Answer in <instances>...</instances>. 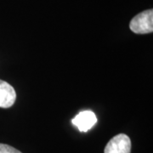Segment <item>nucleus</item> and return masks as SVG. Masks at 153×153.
Listing matches in <instances>:
<instances>
[{
  "label": "nucleus",
  "mask_w": 153,
  "mask_h": 153,
  "mask_svg": "<svg viewBox=\"0 0 153 153\" xmlns=\"http://www.w3.org/2000/svg\"><path fill=\"white\" fill-rule=\"evenodd\" d=\"M131 140L124 134H119L114 136L105 147L104 153H130Z\"/></svg>",
  "instance_id": "nucleus-2"
},
{
  "label": "nucleus",
  "mask_w": 153,
  "mask_h": 153,
  "mask_svg": "<svg viewBox=\"0 0 153 153\" xmlns=\"http://www.w3.org/2000/svg\"><path fill=\"white\" fill-rule=\"evenodd\" d=\"M0 153H22L16 148L12 147L6 144L0 143Z\"/></svg>",
  "instance_id": "nucleus-5"
},
{
  "label": "nucleus",
  "mask_w": 153,
  "mask_h": 153,
  "mask_svg": "<svg viewBox=\"0 0 153 153\" xmlns=\"http://www.w3.org/2000/svg\"><path fill=\"white\" fill-rule=\"evenodd\" d=\"M129 27L133 33L146 34L153 32V10L142 11L134 17L129 23Z\"/></svg>",
  "instance_id": "nucleus-1"
},
{
  "label": "nucleus",
  "mask_w": 153,
  "mask_h": 153,
  "mask_svg": "<svg viewBox=\"0 0 153 153\" xmlns=\"http://www.w3.org/2000/svg\"><path fill=\"white\" fill-rule=\"evenodd\" d=\"M16 93L10 83L0 79V107L10 108L15 104Z\"/></svg>",
  "instance_id": "nucleus-4"
},
{
  "label": "nucleus",
  "mask_w": 153,
  "mask_h": 153,
  "mask_svg": "<svg viewBox=\"0 0 153 153\" xmlns=\"http://www.w3.org/2000/svg\"><path fill=\"white\" fill-rule=\"evenodd\" d=\"M71 122L81 132H87L96 123L97 118L92 111H83L76 115Z\"/></svg>",
  "instance_id": "nucleus-3"
}]
</instances>
